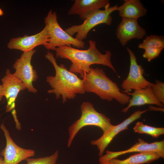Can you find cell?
<instances>
[{
    "mask_svg": "<svg viewBox=\"0 0 164 164\" xmlns=\"http://www.w3.org/2000/svg\"><path fill=\"white\" fill-rule=\"evenodd\" d=\"M3 97L7 101L6 111L15 108V102L19 92L26 89L23 83L7 69L5 75L1 79Z\"/></svg>",
    "mask_w": 164,
    "mask_h": 164,
    "instance_id": "obj_13",
    "label": "cell"
},
{
    "mask_svg": "<svg viewBox=\"0 0 164 164\" xmlns=\"http://www.w3.org/2000/svg\"><path fill=\"white\" fill-rule=\"evenodd\" d=\"M146 33L145 30L138 24L137 20L133 19L122 18L116 29L117 38L123 46L132 39L143 38Z\"/></svg>",
    "mask_w": 164,
    "mask_h": 164,
    "instance_id": "obj_14",
    "label": "cell"
},
{
    "mask_svg": "<svg viewBox=\"0 0 164 164\" xmlns=\"http://www.w3.org/2000/svg\"><path fill=\"white\" fill-rule=\"evenodd\" d=\"M142 55L143 58L146 59L149 62L158 57L162 50L155 47H148L145 49Z\"/></svg>",
    "mask_w": 164,
    "mask_h": 164,
    "instance_id": "obj_23",
    "label": "cell"
},
{
    "mask_svg": "<svg viewBox=\"0 0 164 164\" xmlns=\"http://www.w3.org/2000/svg\"><path fill=\"white\" fill-rule=\"evenodd\" d=\"M108 0H75L68 12V15H78L84 21L93 12L110 7Z\"/></svg>",
    "mask_w": 164,
    "mask_h": 164,
    "instance_id": "obj_15",
    "label": "cell"
},
{
    "mask_svg": "<svg viewBox=\"0 0 164 164\" xmlns=\"http://www.w3.org/2000/svg\"><path fill=\"white\" fill-rule=\"evenodd\" d=\"M130 58L129 73L127 77L122 82V92L127 94L132 90H136L151 87L153 84L144 77V70L142 66L138 64L136 57L134 52L128 47L126 48Z\"/></svg>",
    "mask_w": 164,
    "mask_h": 164,
    "instance_id": "obj_8",
    "label": "cell"
},
{
    "mask_svg": "<svg viewBox=\"0 0 164 164\" xmlns=\"http://www.w3.org/2000/svg\"><path fill=\"white\" fill-rule=\"evenodd\" d=\"M3 97L2 87V85L0 84V102Z\"/></svg>",
    "mask_w": 164,
    "mask_h": 164,
    "instance_id": "obj_25",
    "label": "cell"
},
{
    "mask_svg": "<svg viewBox=\"0 0 164 164\" xmlns=\"http://www.w3.org/2000/svg\"><path fill=\"white\" fill-rule=\"evenodd\" d=\"M149 110H150L151 111H164V109L162 107H155L152 106H150L149 107Z\"/></svg>",
    "mask_w": 164,
    "mask_h": 164,
    "instance_id": "obj_24",
    "label": "cell"
},
{
    "mask_svg": "<svg viewBox=\"0 0 164 164\" xmlns=\"http://www.w3.org/2000/svg\"><path fill=\"white\" fill-rule=\"evenodd\" d=\"M127 94L131 95L132 97L129 100L128 106L121 111L122 112L124 113H126L132 106H140L146 104H155L160 107L164 106V104L155 97L151 87L135 90L133 93L129 92Z\"/></svg>",
    "mask_w": 164,
    "mask_h": 164,
    "instance_id": "obj_16",
    "label": "cell"
},
{
    "mask_svg": "<svg viewBox=\"0 0 164 164\" xmlns=\"http://www.w3.org/2000/svg\"><path fill=\"white\" fill-rule=\"evenodd\" d=\"M36 51L34 49L23 53L13 65V68L15 70L13 75L23 83L29 92L34 93H36L37 90L34 87L33 83L37 80L38 76L36 70L33 69L31 61Z\"/></svg>",
    "mask_w": 164,
    "mask_h": 164,
    "instance_id": "obj_7",
    "label": "cell"
},
{
    "mask_svg": "<svg viewBox=\"0 0 164 164\" xmlns=\"http://www.w3.org/2000/svg\"><path fill=\"white\" fill-rule=\"evenodd\" d=\"M45 57L52 64L55 71L54 76H48L46 77V81L51 88L47 91L48 93L54 94L57 99L61 97L62 102L65 103L68 99H75L77 94L86 93L83 79L70 71L64 64L58 65L53 53L47 52Z\"/></svg>",
    "mask_w": 164,
    "mask_h": 164,
    "instance_id": "obj_2",
    "label": "cell"
},
{
    "mask_svg": "<svg viewBox=\"0 0 164 164\" xmlns=\"http://www.w3.org/2000/svg\"><path fill=\"white\" fill-rule=\"evenodd\" d=\"M134 131L140 134H145L156 138L164 134V128H157L145 125L142 122L138 121L133 128Z\"/></svg>",
    "mask_w": 164,
    "mask_h": 164,
    "instance_id": "obj_19",
    "label": "cell"
},
{
    "mask_svg": "<svg viewBox=\"0 0 164 164\" xmlns=\"http://www.w3.org/2000/svg\"><path fill=\"white\" fill-rule=\"evenodd\" d=\"M149 110L148 109L141 111L139 110L135 111L129 117L121 123L112 126L105 132L102 135L96 140L91 141V144L96 146L99 150L100 157L103 155L104 152L114 138L121 131L128 128V125L136 120L140 118L142 115Z\"/></svg>",
    "mask_w": 164,
    "mask_h": 164,
    "instance_id": "obj_10",
    "label": "cell"
},
{
    "mask_svg": "<svg viewBox=\"0 0 164 164\" xmlns=\"http://www.w3.org/2000/svg\"><path fill=\"white\" fill-rule=\"evenodd\" d=\"M82 79L85 92L95 93L101 99L108 101L115 99L121 104L128 103L130 97L121 91L117 84L107 76L103 69L91 67Z\"/></svg>",
    "mask_w": 164,
    "mask_h": 164,
    "instance_id": "obj_3",
    "label": "cell"
},
{
    "mask_svg": "<svg viewBox=\"0 0 164 164\" xmlns=\"http://www.w3.org/2000/svg\"><path fill=\"white\" fill-rule=\"evenodd\" d=\"M0 128L4 133L6 141V146L0 154L3 156L5 164H18L34 156L35 151L34 150L23 148L15 143L4 123L1 124Z\"/></svg>",
    "mask_w": 164,
    "mask_h": 164,
    "instance_id": "obj_9",
    "label": "cell"
},
{
    "mask_svg": "<svg viewBox=\"0 0 164 164\" xmlns=\"http://www.w3.org/2000/svg\"><path fill=\"white\" fill-rule=\"evenodd\" d=\"M117 5L106 8L104 10H96L91 13L83 22L79 25H73L66 29L65 31L73 36L77 34L75 38L80 41L87 37L90 31L96 26L101 24L108 26L111 25L112 18L111 14L117 10Z\"/></svg>",
    "mask_w": 164,
    "mask_h": 164,
    "instance_id": "obj_6",
    "label": "cell"
},
{
    "mask_svg": "<svg viewBox=\"0 0 164 164\" xmlns=\"http://www.w3.org/2000/svg\"><path fill=\"white\" fill-rule=\"evenodd\" d=\"M152 92L156 98L161 103L164 104V83L158 80L151 87Z\"/></svg>",
    "mask_w": 164,
    "mask_h": 164,
    "instance_id": "obj_22",
    "label": "cell"
},
{
    "mask_svg": "<svg viewBox=\"0 0 164 164\" xmlns=\"http://www.w3.org/2000/svg\"><path fill=\"white\" fill-rule=\"evenodd\" d=\"M48 38V32L45 26L39 32L33 35H25L12 38L8 43L7 48L10 50L22 51L23 53L29 51L36 47L46 44Z\"/></svg>",
    "mask_w": 164,
    "mask_h": 164,
    "instance_id": "obj_12",
    "label": "cell"
},
{
    "mask_svg": "<svg viewBox=\"0 0 164 164\" xmlns=\"http://www.w3.org/2000/svg\"><path fill=\"white\" fill-rule=\"evenodd\" d=\"M138 47L144 50L148 47H155L163 50L164 48V36L156 35L147 36L138 45Z\"/></svg>",
    "mask_w": 164,
    "mask_h": 164,
    "instance_id": "obj_20",
    "label": "cell"
},
{
    "mask_svg": "<svg viewBox=\"0 0 164 164\" xmlns=\"http://www.w3.org/2000/svg\"><path fill=\"white\" fill-rule=\"evenodd\" d=\"M81 115L68 128L69 137L67 146H71L72 142L79 131L84 127L93 126L100 128L104 132L112 125L110 119L104 114L96 110L92 103L84 101L81 105Z\"/></svg>",
    "mask_w": 164,
    "mask_h": 164,
    "instance_id": "obj_4",
    "label": "cell"
},
{
    "mask_svg": "<svg viewBox=\"0 0 164 164\" xmlns=\"http://www.w3.org/2000/svg\"><path fill=\"white\" fill-rule=\"evenodd\" d=\"M117 11L122 18L137 20L146 14L147 10L139 0H125Z\"/></svg>",
    "mask_w": 164,
    "mask_h": 164,
    "instance_id": "obj_17",
    "label": "cell"
},
{
    "mask_svg": "<svg viewBox=\"0 0 164 164\" xmlns=\"http://www.w3.org/2000/svg\"><path fill=\"white\" fill-rule=\"evenodd\" d=\"M1 152H0V155ZM0 164H5L4 159L0 156Z\"/></svg>",
    "mask_w": 164,
    "mask_h": 164,
    "instance_id": "obj_26",
    "label": "cell"
},
{
    "mask_svg": "<svg viewBox=\"0 0 164 164\" xmlns=\"http://www.w3.org/2000/svg\"><path fill=\"white\" fill-rule=\"evenodd\" d=\"M4 12L0 8V16L3 15Z\"/></svg>",
    "mask_w": 164,
    "mask_h": 164,
    "instance_id": "obj_27",
    "label": "cell"
},
{
    "mask_svg": "<svg viewBox=\"0 0 164 164\" xmlns=\"http://www.w3.org/2000/svg\"><path fill=\"white\" fill-rule=\"evenodd\" d=\"M44 19L48 35L46 44L44 46L47 50L55 51L56 48L64 46H72L77 48L84 47V41L70 36L61 27L56 12L50 10Z\"/></svg>",
    "mask_w": 164,
    "mask_h": 164,
    "instance_id": "obj_5",
    "label": "cell"
},
{
    "mask_svg": "<svg viewBox=\"0 0 164 164\" xmlns=\"http://www.w3.org/2000/svg\"><path fill=\"white\" fill-rule=\"evenodd\" d=\"M150 152L158 154L161 158H164V141H156L149 143L141 138L138 139V142L130 148L123 151L113 152L107 150L106 154L100 157V163L111 159L116 158L119 156L132 152Z\"/></svg>",
    "mask_w": 164,
    "mask_h": 164,
    "instance_id": "obj_11",
    "label": "cell"
},
{
    "mask_svg": "<svg viewBox=\"0 0 164 164\" xmlns=\"http://www.w3.org/2000/svg\"><path fill=\"white\" fill-rule=\"evenodd\" d=\"M89 43V48L86 50H79L67 46L57 47L55 50L56 57L70 60L72 63L69 70L74 73L79 74L80 77L82 78L89 72L91 66L94 64L108 67L119 77L112 63L110 51L106 50L105 53L102 54L97 48L95 41L90 40Z\"/></svg>",
    "mask_w": 164,
    "mask_h": 164,
    "instance_id": "obj_1",
    "label": "cell"
},
{
    "mask_svg": "<svg viewBox=\"0 0 164 164\" xmlns=\"http://www.w3.org/2000/svg\"><path fill=\"white\" fill-rule=\"evenodd\" d=\"M160 158V155L155 152H142L133 154L123 160L113 158L100 164H149Z\"/></svg>",
    "mask_w": 164,
    "mask_h": 164,
    "instance_id": "obj_18",
    "label": "cell"
},
{
    "mask_svg": "<svg viewBox=\"0 0 164 164\" xmlns=\"http://www.w3.org/2000/svg\"><path fill=\"white\" fill-rule=\"evenodd\" d=\"M59 151L56 150L51 155L36 158H28L25 159L27 164H56Z\"/></svg>",
    "mask_w": 164,
    "mask_h": 164,
    "instance_id": "obj_21",
    "label": "cell"
}]
</instances>
